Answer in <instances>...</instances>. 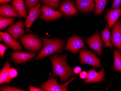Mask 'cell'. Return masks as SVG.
<instances>
[{
    "instance_id": "obj_16",
    "label": "cell",
    "mask_w": 121,
    "mask_h": 91,
    "mask_svg": "<svg viewBox=\"0 0 121 91\" xmlns=\"http://www.w3.org/2000/svg\"><path fill=\"white\" fill-rule=\"evenodd\" d=\"M35 55L36 54L34 53L17 52L13 53L11 55V57L16 63L20 64L29 61L34 57Z\"/></svg>"
},
{
    "instance_id": "obj_29",
    "label": "cell",
    "mask_w": 121,
    "mask_h": 91,
    "mask_svg": "<svg viewBox=\"0 0 121 91\" xmlns=\"http://www.w3.org/2000/svg\"><path fill=\"white\" fill-rule=\"evenodd\" d=\"M8 48V47L3 45L1 44H0V55L2 57H3L5 52Z\"/></svg>"
},
{
    "instance_id": "obj_12",
    "label": "cell",
    "mask_w": 121,
    "mask_h": 91,
    "mask_svg": "<svg viewBox=\"0 0 121 91\" xmlns=\"http://www.w3.org/2000/svg\"><path fill=\"white\" fill-rule=\"evenodd\" d=\"M75 3L78 9L84 13L93 11L96 8L94 0H75Z\"/></svg>"
},
{
    "instance_id": "obj_28",
    "label": "cell",
    "mask_w": 121,
    "mask_h": 91,
    "mask_svg": "<svg viewBox=\"0 0 121 91\" xmlns=\"http://www.w3.org/2000/svg\"><path fill=\"white\" fill-rule=\"evenodd\" d=\"M0 91H25V90L22 89L16 88V87H9V86H5V87L1 88L0 89Z\"/></svg>"
},
{
    "instance_id": "obj_26",
    "label": "cell",
    "mask_w": 121,
    "mask_h": 91,
    "mask_svg": "<svg viewBox=\"0 0 121 91\" xmlns=\"http://www.w3.org/2000/svg\"><path fill=\"white\" fill-rule=\"evenodd\" d=\"M39 0H25L27 9L30 11V9L38 4Z\"/></svg>"
},
{
    "instance_id": "obj_31",
    "label": "cell",
    "mask_w": 121,
    "mask_h": 91,
    "mask_svg": "<svg viewBox=\"0 0 121 91\" xmlns=\"http://www.w3.org/2000/svg\"><path fill=\"white\" fill-rule=\"evenodd\" d=\"M29 89L30 91H44L43 89L40 88H37L31 86H29Z\"/></svg>"
},
{
    "instance_id": "obj_8",
    "label": "cell",
    "mask_w": 121,
    "mask_h": 91,
    "mask_svg": "<svg viewBox=\"0 0 121 91\" xmlns=\"http://www.w3.org/2000/svg\"><path fill=\"white\" fill-rule=\"evenodd\" d=\"M86 42L91 48L94 50L99 55H101L103 42L98 33H96L91 36L87 39Z\"/></svg>"
},
{
    "instance_id": "obj_6",
    "label": "cell",
    "mask_w": 121,
    "mask_h": 91,
    "mask_svg": "<svg viewBox=\"0 0 121 91\" xmlns=\"http://www.w3.org/2000/svg\"><path fill=\"white\" fill-rule=\"evenodd\" d=\"M85 45L81 37L74 36L70 37L68 40L66 49L74 53H76L79 50L85 48Z\"/></svg>"
},
{
    "instance_id": "obj_15",
    "label": "cell",
    "mask_w": 121,
    "mask_h": 91,
    "mask_svg": "<svg viewBox=\"0 0 121 91\" xmlns=\"http://www.w3.org/2000/svg\"><path fill=\"white\" fill-rule=\"evenodd\" d=\"M0 38L5 44L11 47L14 50H21L22 46L19 43L16 41L11 35L7 32H0Z\"/></svg>"
},
{
    "instance_id": "obj_20",
    "label": "cell",
    "mask_w": 121,
    "mask_h": 91,
    "mask_svg": "<svg viewBox=\"0 0 121 91\" xmlns=\"http://www.w3.org/2000/svg\"><path fill=\"white\" fill-rule=\"evenodd\" d=\"M11 68L10 63L9 61L5 63L3 68L1 70L0 72V84L3 83H9L11 79L9 76V70Z\"/></svg>"
},
{
    "instance_id": "obj_34",
    "label": "cell",
    "mask_w": 121,
    "mask_h": 91,
    "mask_svg": "<svg viewBox=\"0 0 121 91\" xmlns=\"http://www.w3.org/2000/svg\"><path fill=\"white\" fill-rule=\"evenodd\" d=\"M11 0H0V3H5L10 2Z\"/></svg>"
},
{
    "instance_id": "obj_22",
    "label": "cell",
    "mask_w": 121,
    "mask_h": 91,
    "mask_svg": "<svg viewBox=\"0 0 121 91\" xmlns=\"http://www.w3.org/2000/svg\"><path fill=\"white\" fill-rule=\"evenodd\" d=\"M102 38L105 43V47H113L110 40L111 33L108 29L107 24L106 25V27L101 32Z\"/></svg>"
},
{
    "instance_id": "obj_21",
    "label": "cell",
    "mask_w": 121,
    "mask_h": 91,
    "mask_svg": "<svg viewBox=\"0 0 121 91\" xmlns=\"http://www.w3.org/2000/svg\"><path fill=\"white\" fill-rule=\"evenodd\" d=\"M114 60L113 69L121 72V52L119 50L115 49L114 51Z\"/></svg>"
},
{
    "instance_id": "obj_4",
    "label": "cell",
    "mask_w": 121,
    "mask_h": 91,
    "mask_svg": "<svg viewBox=\"0 0 121 91\" xmlns=\"http://www.w3.org/2000/svg\"><path fill=\"white\" fill-rule=\"evenodd\" d=\"M75 78L73 77L65 84L60 85L57 83L58 78H54L53 77H51L47 81L41 85V87L45 91H67L68 85Z\"/></svg>"
},
{
    "instance_id": "obj_1",
    "label": "cell",
    "mask_w": 121,
    "mask_h": 91,
    "mask_svg": "<svg viewBox=\"0 0 121 91\" xmlns=\"http://www.w3.org/2000/svg\"><path fill=\"white\" fill-rule=\"evenodd\" d=\"M53 66V74L60 78L61 82L68 79L73 75L72 69L66 62V56L56 55L51 57Z\"/></svg>"
},
{
    "instance_id": "obj_13",
    "label": "cell",
    "mask_w": 121,
    "mask_h": 91,
    "mask_svg": "<svg viewBox=\"0 0 121 91\" xmlns=\"http://www.w3.org/2000/svg\"><path fill=\"white\" fill-rule=\"evenodd\" d=\"M41 5V3H39L35 7L30 10L28 16L24 23L26 28H30L33 23L41 15L40 10Z\"/></svg>"
},
{
    "instance_id": "obj_17",
    "label": "cell",
    "mask_w": 121,
    "mask_h": 91,
    "mask_svg": "<svg viewBox=\"0 0 121 91\" xmlns=\"http://www.w3.org/2000/svg\"><path fill=\"white\" fill-rule=\"evenodd\" d=\"M0 15L4 17H20L14 7L7 4H3L0 7Z\"/></svg>"
},
{
    "instance_id": "obj_30",
    "label": "cell",
    "mask_w": 121,
    "mask_h": 91,
    "mask_svg": "<svg viewBox=\"0 0 121 91\" xmlns=\"http://www.w3.org/2000/svg\"><path fill=\"white\" fill-rule=\"evenodd\" d=\"M121 0H114L112 5V9H117L120 6Z\"/></svg>"
},
{
    "instance_id": "obj_27",
    "label": "cell",
    "mask_w": 121,
    "mask_h": 91,
    "mask_svg": "<svg viewBox=\"0 0 121 91\" xmlns=\"http://www.w3.org/2000/svg\"><path fill=\"white\" fill-rule=\"evenodd\" d=\"M9 76L11 79L14 78L17 76L18 72L16 69L10 68L9 70Z\"/></svg>"
},
{
    "instance_id": "obj_9",
    "label": "cell",
    "mask_w": 121,
    "mask_h": 91,
    "mask_svg": "<svg viewBox=\"0 0 121 91\" xmlns=\"http://www.w3.org/2000/svg\"><path fill=\"white\" fill-rule=\"evenodd\" d=\"M111 41L114 46L121 50V22L118 21L111 32Z\"/></svg>"
},
{
    "instance_id": "obj_25",
    "label": "cell",
    "mask_w": 121,
    "mask_h": 91,
    "mask_svg": "<svg viewBox=\"0 0 121 91\" xmlns=\"http://www.w3.org/2000/svg\"><path fill=\"white\" fill-rule=\"evenodd\" d=\"M41 1L53 9H57L60 5V0H41Z\"/></svg>"
},
{
    "instance_id": "obj_5",
    "label": "cell",
    "mask_w": 121,
    "mask_h": 91,
    "mask_svg": "<svg viewBox=\"0 0 121 91\" xmlns=\"http://www.w3.org/2000/svg\"><path fill=\"white\" fill-rule=\"evenodd\" d=\"M80 58L82 64H87L96 68L100 66V60L92 52L82 50L80 52Z\"/></svg>"
},
{
    "instance_id": "obj_19",
    "label": "cell",
    "mask_w": 121,
    "mask_h": 91,
    "mask_svg": "<svg viewBox=\"0 0 121 91\" xmlns=\"http://www.w3.org/2000/svg\"><path fill=\"white\" fill-rule=\"evenodd\" d=\"M12 4L20 17L24 18L26 17L27 13L23 0H13Z\"/></svg>"
},
{
    "instance_id": "obj_32",
    "label": "cell",
    "mask_w": 121,
    "mask_h": 91,
    "mask_svg": "<svg viewBox=\"0 0 121 91\" xmlns=\"http://www.w3.org/2000/svg\"><path fill=\"white\" fill-rule=\"evenodd\" d=\"M88 73L85 71H83L81 72L79 74V77L82 79H85L87 76Z\"/></svg>"
},
{
    "instance_id": "obj_2",
    "label": "cell",
    "mask_w": 121,
    "mask_h": 91,
    "mask_svg": "<svg viewBox=\"0 0 121 91\" xmlns=\"http://www.w3.org/2000/svg\"><path fill=\"white\" fill-rule=\"evenodd\" d=\"M43 46L39 55L35 59H40L56 52H60L64 47L65 43L62 40L58 39H48L41 38Z\"/></svg>"
},
{
    "instance_id": "obj_33",
    "label": "cell",
    "mask_w": 121,
    "mask_h": 91,
    "mask_svg": "<svg viewBox=\"0 0 121 91\" xmlns=\"http://www.w3.org/2000/svg\"><path fill=\"white\" fill-rule=\"evenodd\" d=\"M81 68L79 66H76L74 69V73L75 74H77L80 73L81 72Z\"/></svg>"
},
{
    "instance_id": "obj_18",
    "label": "cell",
    "mask_w": 121,
    "mask_h": 91,
    "mask_svg": "<svg viewBox=\"0 0 121 91\" xmlns=\"http://www.w3.org/2000/svg\"><path fill=\"white\" fill-rule=\"evenodd\" d=\"M60 9L63 13L68 15H72L78 13L74 3L71 1L64 2L60 7Z\"/></svg>"
},
{
    "instance_id": "obj_11",
    "label": "cell",
    "mask_w": 121,
    "mask_h": 91,
    "mask_svg": "<svg viewBox=\"0 0 121 91\" xmlns=\"http://www.w3.org/2000/svg\"><path fill=\"white\" fill-rule=\"evenodd\" d=\"M87 76L85 79L83 83L100 82L103 81L104 77V69L103 67L99 72H95L92 69L87 73Z\"/></svg>"
},
{
    "instance_id": "obj_3",
    "label": "cell",
    "mask_w": 121,
    "mask_h": 91,
    "mask_svg": "<svg viewBox=\"0 0 121 91\" xmlns=\"http://www.w3.org/2000/svg\"><path fill=\"white\" fill-rule=\"evenodd\" d=\"M20 40L26 48L32 51H38L42 47V43L40 39L31 34L21 36Z\"/></svg>"
},
{
    "instance_id": "obj_10",
    "label": "cell",
    "mask_w": 121,
    "mask_h": 91,
    "mask_svg": "<svg viewBox=\"0 0 121 91\" xmlns=\"http://www.w3.org/2000/svg\"><path fill=\"white\" fill-rule=\"evenodd\" d=\"M24 27L23 21L20 20L11 26L6 31L9 32L15 40H16L20 36L25 34Z\"/></svg>"
},
{
    "instance_id": "obj_14",
    "label": "cell",
    "mask_w": 121,
    "mask_h": 91,
    "mask_svg": "<svg viewBox=\"0 0 121 91\" xmlns=\"http://www.w3.org/2000/svg\"><path fill=\"white\" fill-rule=\"evenodd\" d=\"M121 14V8L112 9L107 12L106 19L109 29L117 23Z\"/></svg>"
},
{
    "instance_id": "obj_7",
    "label": "cell",
    "mask_w": 121,
    "mask_h": 91,
    "mask_svg": "<svg viewBox=\"0 0 121 91\" xmlns=\"http://www.w3.org/2000/svg\"><path fill=\"white\" fill-rule=\"evenodd\" d=\"M42 15L41 18L46 21H52L61 17L63 13L61 12L56 11L48 6L43 5L41 8Z\"/></svg>"
},
{
    "instance_id": "obj_24",
    "label": "cell",
    "mask_w": 121,
    "mask_h": 91,
    "mask_svg": "<svg viewBox=\"0 0 121 91\" xmlns=\"http://www.w3.org/2000/svg\"><path fill=\"white\" fill-rule=\"evenodd\" d=\"M15 21L14 18L0 17V29L1 30L7 27L8 26L13 23Z\"/></svg>"
},
{
    "instance_id": "obj_23",
    "label": "cell",
    "mask_w": 121,
    "mask_h": 91,
    "mask_svg": "<svg viewBox=\"0 0 121 91\" xmlns=\"http://www.w3.org/2000/svg\"><path fill=\"white\" fill-rule=\"evenodd\" d=\"M107 0H95L96 15H99L102 13L107 4Z\"/></svg>"
}]
</instances>
